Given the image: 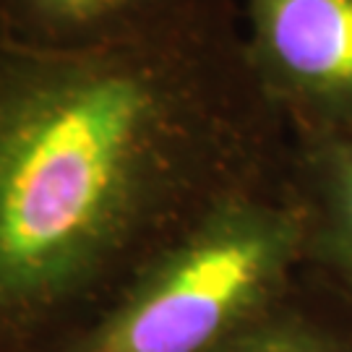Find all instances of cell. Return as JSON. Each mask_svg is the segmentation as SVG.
Returning <instances> with one entry per match:
<instances>
[{
    "instance_id": "4",
    "label": "cell",
    "mask_w": 352,
    "mask_h": 352,
    "mask_svg": "<svg viewBox=\"0 0 352 352\" xmlns=\"http://www.w3.org/2000/svg\"><path fill=\"white\" fill-rule=\"evenodd\" d=\"M287 177L305 227V277L352 318V136L292 133Z\"/></svg>"
},
{
    "instance_id": "2",
    "label": "cell",
    "mask_w": 352,
    "mask_h": 352,
    "mask_svg": "<svg viewBox=\"0 0 352 352\" xmlns=\"http://www.w3.org/2000/svg\"><path fill=\"white\" fill-rule=\"evenodd\" d=\"M302 277L305 227L285 170L151 253L68 352H225Z\"/></svg>"
},
{
    "instance_id": "1",
    "label": "cell",
    "mask_w": 352,
    "mask_h": 352,
    "mask_svg": "<svg viewBox=\"0 0 352 352\" xmlns=\"http://www.w3.org/2000/svg\"><path fill=\"white\" fill-rule=\"evenodd\" d=\"M289 146L232 0L87 52L0 26V327L120 287L209 206L282 175Z\"/></svg>"
},
{
    "instance_id": "6",
    "label": "cell",
    "mask_w": 352,
    "mask_h": 352,
    "mask_svg": "<svg viewBox=\"0 0 352 352\" xmlns=\"http://www.w3.org/2000/svg\"><path fill=\"white\" fill-rule=\"evenodd\" d=\"M225 352H352V318L302 277Z\"/></svg>"
},
{
    "instance_id": "5",
    "label": "cell",
    "mask_w": 352,
    "mask_h": 352,
    "mask_svg": "<svg viewBox=\"0 0 352 352\" xmlns=\"http://www.w3.org/2000/svg\"><path fill=\"white\" fill-rule=\"evenodd\" d=\"M201 0H0V26L16 42L52 52L104 50L151 37Z\"/></svg>"
},
{
    "instance_id": "3",
    "label": "cell",
    "mask_w": 352,
    "mask_h": 352,
    "mask_svg": "<svg viewBox=\"0 0 352 352\" xmlns=\"http://www.w3.org/2000/svg\"><path fill=\"white\" fill-rule=\"evenodd\" d=\"M258 87L292 133L352 136V0H243Z\"/></svg>"
}]
</instances>
